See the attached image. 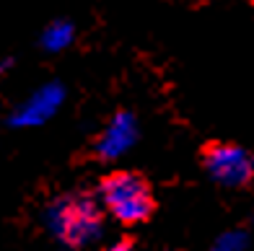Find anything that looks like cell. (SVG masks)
Masks as SVG:
<instances>
[{
    "instance_id": "cell-7",
    "label": "cell",
    "mask_w": 254,
    "mask_h": 251,
    "mask_svg": "<svg viewBox=\"0 0 254 251\" xmlns=\"http://www.w3.org/2000/svg\"><path fill=\"white\" fill-rule=\"evenodd\" d=\"M130 249H132V244H130V241H117L114 246H109L107 251H130Z\"/></svg>"
},
{
    "instance_id": "cell-4",
    "label": "cell",
    "mask_w": 254,
    "mask_h": 251,
    "mask_svg": "<svg viewBox=\"0 0 254 251\" xmlns=\"http://www.w3.org/2000/svg\"><path fill=\"white\" fill-rule=\"evenodd\" d=\"M137 140H140V119H137V114L122 109L112 114L109 122L104 124L94 148L101 161H117L132 151Z\"/></svg>"
},
{
    "instance_id": "cell-6",
    "label": "cell",
    "mask_w": 254,
    "mask_h": 251,
    "mask_svg": "<svg viewBox=\"0 0 254 251\" xmlns=\"http://www.w3.org/2000/svg\"><path fill=\"white\" fill-rule=\"evenodd\" d=\"M73 39H75V26H73V21H65V18H60V21H52V24L42 31V47L47 50V52H63V50H67L73 44Z\"/></svg>"
},
{
    "instance_id": "cell-8",
    "label": "cell",
    "mask_w": 254,
    "mask_h": 251,
    "mask_svg": "<svg viewBox=\"0 0 254 251\" xmlns=\"http://www.w3.org/2000/svg\"><path fill=\"white\" fill-rule=\"evenodd\" d=\"M10 65V60H3V62H0V73H5V67Z\"/></svg>"
},
{
    "instance_id": "cell-2",
    "label": "cell",
    "mask_w": 254,
    "mask_h": 251,
    "mask_svg": "<svg viewBox=\"0 0 254 251\" xmlns=\"http://www.w3.org/2000/svg\"><path fill=\"white\" fill-rule=\"evenodd\" d=\"M96 197L101 207L107 210L112 220H117L125 228L143 225L156 212V195L153 187L143 174L137 171L117 168L99 179Z\"/></svg>"
},
{
    "instance_id": "cell-5",
    "label": "cell",
    "mask_w": 254,
    "mask_h": 251,
    "mask_svg": "<svg viewBox=\"0 0 254 251\" xmlns=\"http://www.w3.org/2000/svg\"><path fill=\"white\" fill-rule=\"evenodd\" d=\"M63 101H65L63 83H44L13 109L10 124L13 127H37V124H44L57 114Z\"/></svg>"
},
{
    "instance_id": "cell-1",
    "label": "cell",
    "mask_w": 254,
    "mask_h": 251,
    "mask_svg": "<svg viewBox=\"0 0 254 251\" xmlns=\"http://www.w3.org/2000/svg\"><path fill=\"white\" fill-rule=\"evenodd\" d=\"M44 220L57 244L70 251H83L104 233L107 210L101 207L96 192H65L47 204Z\"/></svg>"
},
{
    "instance_id": "cell-3",
    "label": "cell",
    "mask_w": 254,
    "mask_h": 251,
    "mask_svg": "<svg viewBox=\"0 0 254 251\" xmlns=\"http://www.w3.org/2000/svg\"><path fill=\"white\" fill-rule=\"evenodd\" d=\"M202 168L223 189H247L254 181V155L239 143H210L202 151Z\"/></svg>"
}]
</instances>
